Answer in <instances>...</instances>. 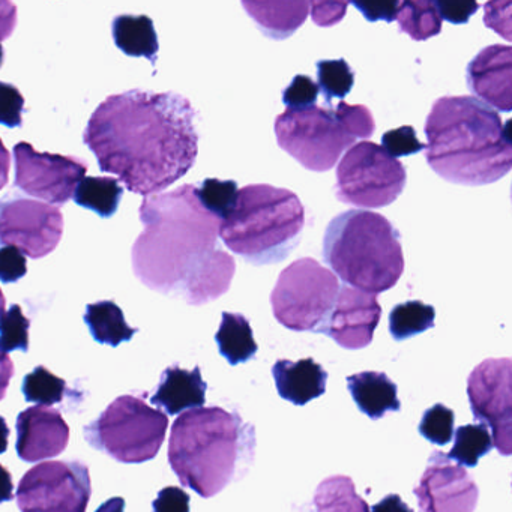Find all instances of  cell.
<instances>
[{
  "instance_id": "obj_25",
  "label": "cell",
  "mask_w": 512,
  "mask_h": 512,
  "mask_svg": "<svg viewBox=\"0 0 512 512\" xmlns=\"http://www.w3.org/2000/svg\"><path fill=\"white\" fill-rule=\"evenodd\" d=\"M85 322L95 341L112 347L130 341L137 332L136 328L128 325L121 308L113 301L89 304L86 307Z\"/></svg>"
},
{
  "instance_id": "obj_36",
  "label": "cell",
  "mask_w": 512,
  "mask_h": 512,
  "mask_svg": "<svg viewBox=\"0 0 512 512\" xmlns=\"http://www.w3.org/2000/svg\"><path fill=\"white\" fill-rule=\"evenodd\" d=\"M319 97L317 83L307 76H296L283 91V103L287 110H305L316 106Z\"/></svg>"
},
{
  "instance_id": "obj_6",
  "label": "cell",
  "mask_w": 512,
  "mask_h": 512,
  "mask_svg": "<svg viewBox=\"0 0 512 512\" xmlns=\"http://www.w3.org/2000/svg\"><path fill=\"white\" fill-rule=\"evenodd\" d=\"M305 209L286 188L248 185L235 208L221 221L220 238L227 248L254 266L283 262L301 242Z\"/></svg>"
},
{
  "instance_id": "obj_44",
  "label": "cell",
  "mask_w": 512,
  "mask_h": 512,
  "mask_svg": "<svg viewBox=\"0 0 512 512\" xmlns=\"http://www.w3.org/2000/svg\"><path fill=\"white\" fill-rule=\"evenodd\" d=\"M356 8L364 14L365 19L370 22H377V20H385V22H392L397 17L398 5L400 2H383V4H361L355 2Z\"/></svg>"
},
{
  "instance_id": "obj_45",
  "label": "cell",
  "mask_w": 512,
  "mask_h": 512,
  "mask_svg": "<svg viewBox=\"0 0 512 512\" xmlns=\"http://www.w3.org/2000/svg\"><path fill=\"white\" fill-rule=\"evenodd\" d=\"M17 26V7L8 0H0V43L8 40Z\"/></svg>"
},
{
  "instance_id": "obj_15",
  "label": "cell",
  "mask_w": 512,
  "mask_h": 512,
  "mask_svg": "<svg viewBox=\"0 0 512 512\" xmlns=\"http://www.w3.org/2000/svg\"><path fill=\"white\" fill-rule=\"evenodd\" d=\"M413 493L419 512H473L479 497L472 476L442 451L430 455Z\"/></svg>"
},
{
  "instance_id": "obj_3",
  "label": "cell",
  "mask_w": 512,
  "mask_h": 512,
  "mask_svg": "<svg viewBox=\"0 0 512 512\" xmlns=\"http://www.w3.org/2000/svg\"><path fill=\"white\" fill-rule=\"evenodd\" d=\"M509 122L475 97L434 101L425 122L428 166L451 184L484 187L511 172Z\"/></svg>"
},
{
  "instance_id": "obj_11",
  "label": "cell",
  "mask_w": 512,
  "mask_h": 512,
  "mask_svg": "<svg viewBox=\"0 0 512 512\" xmlns=\"http://www.w3.org/2000/svg\"><path fill=\"white\" fill-rule=\"evenodd\" d=\"M91 494L88 466L80 461H47L20 479L16 497L22 512H86Z\"/></svg>"
},
{
  "instance_id": "obj_13",
  "label": "cell",
  "mask_w": 512,
  "mask_h": 512,
  "mask_svg": "<svg viewBox=\"0 0 512 512\" xmlns=\"http://www.w3.org/2000/svg\"><path fill=\"white\" fill-rule=\"evenodd\" d=\"M64 235V215L56 206L38 200L0 202V244L16 247L31 259H43L56 250Z\"/></svg>"
},
{
  "instance_id": "obj_51",
  "label": "cell",
  "mask_w": 512,
  "mask_h": 512,
  "mask_svg": "<svg viewBox=\"0 0 512 512\" xmlns=\"http://www.w3.org/2000/svg\"><path fill=\"white\" fill-rule=\"evenodd\" d=\"M8 437H10V428L7 421L0 416V454H4L8 449Z\"/></svg>"
},
{
  "instance_id": "obj_30",
  "label": "cell",
  "mask_w": 512,
  "mask_h": 512,
  "mask_svg": "<svg viewBox=\"0 0 512 512\" xmlns=\"http://www.w3.org/2000/svg\"><path fill=\"white\" fill-rule=\"evenodd\" d=\"M493 448L490 430L481 424H469L458 427L454 433V445L448 457L457 461L458 466L476 467L479 458L487 455Z\"/></svg>"
},
{
  "instance_id": "obj_21",
  "label": "cell",
  "mask_w": 512,
  "mask_h": 512,
  "mask_svg": "<svg viewBox=\"0 0 512 512\" xmlns=\"http://www.w3.org/2000/svg\"><path fill=\"white\" fill-rule=\"evenodd\" d=\"M347 388L353 401L370 419H380L388 412H398L401 404L397 385L379 371H364L347 377Z\"/></svg>"
},
{
  "instance_id": "obj_42",
  "label": "cell",
  "mask_w": 512,
  "mask_h": 512,
  "mask_svg": "<svg viewBox=\"0 0 512 512\" xmlns=\"http://www.w3.org/2000/svg\"><path fill=\"white\" fill-rule=\"evenodd\" d=\"M347 7L343 2H310L311 17L317 26L329 28L346 16Z\"/></svg>"
},
{
  "instance_id": "obj_24",
  "label": "cell",
  "mask_w": 512,
  "mask_h": 512,
  "mask_svg": "<svg viewBox=\"0 0 512 512\" xmlns=\"http://www.w3.org/2000/svg\"><path fill=\"white\" fill-rule=\"evenodd\" d=\"M215 341L230 365L250 361L259 350L250 322L239 313H223Z\"/></svg>"
},
{
  "instance_id": "obj_9",
  "label": "cell",
  "mask_w": 512,
  "mask_h": 512,
  "mask_svg": "<svg viewBox=\"0 0 512 512\" xmlns=\"http://www.w3.org/2000/svg\"><path fill=\"white\" fill-rule=\"evenodd\" d=\"M278 146L311 172H328L356 142L332 107L286 110L275 119Z\"/></svg>"
},
{
  "instance_id": "obj_10",
  "label": "cell",
  "mask_w": 512,
  "mask_h": 512,
  "mask_svg": "<svg viewBox=\"0 0 512 512\" xmlns=\"http://www.w3.org/2000/svg\"><path fill=\"white\" fill-rule=\"evenodd\" d=\"M406 179L403 164L382 146L361 142L352 146L338 164L335 196L356 208H385L401 196Z\"/></svg>"
},
{
  "instance_id": "obj_2",
  "label": "cell",
  "mask_w": 512,
  "mask_h": 512,
  "mask_svg": "<svg viewBox=\"0 0 512 512\" xmlns=\"http://www.w3.org/2000/svg\"><path fill=\"white\" fill-rule=\"evenodd\" d=\"M197 187L145 197V230L133 245V271L149 289L205 305L229 292L235 259L218 244L221 221L203 208Z\"/></svg>"
},
{
  "instance_id": "obj_43",
  "label": "cell",
  "mask_w": 512,
  "mask_h": 512,
  "mask_svg": "<svg viewBox=\"0 0 512 512\" xmlns=\"http://www.w3.org/2000/svg\"><path fill=\"white\" fill-rule=\"evenodd\" d=\"M440 17L454 23V25H466L470 17L478 11L479 5L476 2H436Z\"/></svg>"
},
{
  "instance_id": "obj_50",
  "label": "cell",
  "mask_w": 512,
  "mask_h": 512,
  "mask_svg": "<svg viewBox=\"0 0 512 512\" xmlns=\"http://www.w3.org/2000/svg\"><path fill=\"white\" fill-rule=\"evenodd\" d=\"M125 500L122 497H113V499L107 500L103 505L98 508L95 512H124Z\"/></svg>"
},
{
  "instance_id": "obj_39",
  "label": "cell",
  "mask_w": 512,
  "mask_h": 512,
  "mask_svg": "<svg viewBox=\"0 0 512 512\" xmlns=\"http://www.w3.org/2000/svg\"><path fill=\"white\" fill-rule=\"evenodd\" d=\"M25 98L16 86L0 82V125L19 128L23 124Z\"/></svg>"
},
{
  "instance_id": "obj_47",
  "label": "cell",
  "mask_w": 512,
  "mask_h": 512,
  "mask_svg": "<svg viewBox=\"0 0 512 512\" xmlns=\"http://www.w3.org/2000/svg\"><path fill=\"white\" fill-rule=\"evenodd\" d=\"M14 376V364L7 353L0 352V400L7 395L8 386Z\"/></svg>"
},
{
  "instance_id": "obj_41",
  "label": "cell",
  "mask_w": 512,
  "mask_h": 512,
  "mask_svg": "<svg viewBox=\"0 0 512 512\" xmlns=\"http://www.w3.org/2000/svg\"><path fill=\"white\" fill-rule=\"evenodd\" d=\"M154 512H190V496L179 487H166L152 503Z\"/></svg>"
},
{
  "instance_id": "obj_5",
  "label": "cell",
  "mask_w": 512,
  "mask_h": 512,
  "mask_svg": "<svg viewBox=\"0 0 512 512\" xmlns=\"http://www.w3.org/2000/svg\"><path fill=\"white\" fill-rule=\"evenodd\" d=\"M323 259L346 286L379 295L404 272L400 233L376 212L350 209L326 227Z\"/></svg>"
},
{
  "instance_id": "obj_38",
  "label": "cell",
  "mask_w": 512,
  "mask_h": 512,
  "mask_svg": "<svg viewBox=\"0 0 512 512\" xmlns=\"http://www.w3.org/2000/svg\"><path fill=\"white\" fill-rule=\"evenodd\" d=\"M382 148L397 160L424 151L425 145L419 142L412 127H400L383 134Z\"/></svg>"
},
{
  "instance_id": "obj_40",
  "label": "cell",
  "mask_w": 512,
  "mask_h": 512,
  "mask_svg": "<svg viewBox=\"0 0 512 512\" xmlns=\"http://www.w3.org/2000/svg\"><path fill=\"white\" fill-rule=\"evenodd\" d=\"M28 274L26 256L16 247L0 248V281L2 283H14L22 280Z\"/></svg>"
},
{
  "instance_id": "obj_23",
  "label": "cell",
  "mask_w": 512,
  "mask_h": 512,
  "mask_svg": "<svg viewBox=\"0 0 512 512\" xmlns=\"http://www.w3.org/2000/svg\"><path fill=\"white\" fill-rule=\"evenodd\" d=\"M113 38L116 47L131 58H146L157 61L158 35L154 22L146 16H119L113 20Z\"/></svg>"
},
{
  "instance_id": "obj_18",
  "label": "cell",
  "mask_w": 512,
  "mask_h": 512,
  "mask_svg": "<svg viewBox=\"0 0 512 512\" xmlns=\"http://www.w3.org/2000/svg\"><path fill=\"white\" fill-rule=\"evenodd\" d=\"M467 86L482 103L499 112L512 110V49L490 46L467 65Z\"/></svg>"
},
{
  "instance_id": "obj_34",
  "label": "cell",
  "mask_w": 512,
  "mask_h": 512,
  "mask_svg": "<svg viewBox=\"0 0 512 512\" xmlns=\"http://www.w3.org/2000/svg\"><path fill=\"white\" fill-rule=\"evenodd\" d=\"M29 328L31 320L23 314L20 305H13L0 317V352L10 353L14 350H29Z\"/></svg>"
},
{
  "instance_id": "obj_32",
  "label": "cell",
  "mask_w": 512,
  "mask_h": 512,
  "mask_svg": "<svg viewBox=\"0 0 512 512\" xmlns=\"http://www.w3.org/2000/svg\"><path fill=\"white\" fill-rule=\"evenodd\" d=\"M67 391V383L61 377L50 373L47 368L37 367L23 380V394L29 403L50 407L61 403Z\"/></svg>"
},
{
  "instance_id": "obj_35",
  "label": "cell",
  "mask_w": 512,
  "mask_h": 512,
  "mask_svg": "<svg viewBox=\"0 0 512 512\" xmlns=\"http://www.w3.org/2000/svg\"><path fill=\"white\" fill-rule=\"evenodd\" d=\"M454 412L443 404H434L425 410L419 424V433L434 445H446L454 436Z\"/></svg>"
},
{
  "instance_id": "obj_8",
  "label": "cell",
  "mask_w": 512,
  "mask_h": 512,
  "mask_svg": "<svg viewBox=\"0 0 512 512\" xmlns=\"http://www.w3.org/2000/svg\"><path fill=\"white\" fill-rule=\"evenodd\" d=\"M340 286L337 275L317 260H296L281 272L272 290V313L290 331L320 334Z\"/></svg>"
},
{
  "instance_id": "obj_26",
  "label": "cell",
  "mask_w": 512,
  "mask_h": 512,
  "mask_svg": "<svg viewBox=\"0 0 512 512\" xmlns=\"http://www.w3.org/2000/svg\"><path fill=\"white\" fill-rule=\"evenodd\" d=\"M317 512H370L368 503L356 493L352 478L329 476L317 485L314 493Z\"/></svg>"
},
{
  "instance_id": "obj_28",
  "label": "cell",
  "mask_w": 512,
  "mask_h": 512,
  "mask_svg": "<svg viewBox=\"0 0 512 512\" xmlns=\"http://www.w3.org/2000/svg\"><path fill=\"white\" fill-rule=\"evenodd\" d=\"M395 19L400 23V31L415 41L430 40L442 31V17L436 2L431 0L400 2Z\"/></svg>"
},
{
  "instance_id": "obj_52",
  "label": "cell",
  "mask_w": 512,
  "mask_h": 512,
  "mask_svg": "<svg viewBox=\"0 0 512 512\" xmlns=\"http://www.w3.org/2000/svg\"><path fill=\"white\" fill-rule=\"evenodd\" d=\"M5 305H7V301H5L4 293H2V290H0V317L4 316Z\"/></svg>"
},
{
  "instance_id": "obj_48",
  "label": "cell",
  "mask_w": 512,
  "mask_h": 512,
  "mask_svg": "<svg viewBox=\"0 0 512 512\" xmlns=\"http://www.w3.org/2000/svg\"><path fill=\"white\" fill-rule=\"evenodd\" d=\"M14 499V482L10 470L0 464V503Z\"/></svg>"
},
{
  "instance_id": "obj_17",
  "label": "cell",
  "mask_w": 512,
  "mask_h": 512,
  "mask_svg": "<svg viewBox=\"0 0 512 512\" xmlns=\"http://www.w3.org/2000/svg\"><path fill=\"white\" fill-rule=\"evenodd\" d=\"M70 442V427L61 412L52 407L34 406L17 418V454L26 463L58 457Z\"/></svg>"
},
{
  "instance_id": "obj_37",
  "label": "cell",
  "mask_w": 512,
  "mask_h": 512,
  "mask_svg": "<svg viewBox=\"0 0 512 512\" xmlns=\"http://www.w3.org/2000/svg\"><path fill=\"white\" fill-rule=\"evenodd\" d=\"M338 115L346 124L347 130L355 136V139H370L376 130L373 115L365 106H350L346 101H341L335 107Z\"/></svg>"
},
{
  "instance_id": "obj_22",
  "label": "cell",
  "mask_w": 512,
  "mask_h": 512,
  "mask_svg": "<svg viewBox=\"0 0 512 512\" xmlns=\"http://www.w3.org/2000/svg\"><path fill=\"white\" fill-rule=\"evenodd\" d=\"M242 7L250 14L269 38L286 40L295 34L308 16L310 2H248L244 0Z\"/></svg>"
},
{
  "instance_id": "obj_4",
  "label": "cell",
  "mask_w": 512,
  "mask_h": 512,
  "mask_svg": "<svg viewBox=\"0 0 512 512\" xmlns=\"http://www.w3.org/2000/svg\"><path fill=\"white\" fill-rule=\"evenodd\" d=\"M256 445V430L238 413L197 407L179 415L173 424L170 466L184 487L211 499L247 475Z\"/></svg>"
},
{
  "instance_id": "obj_33",
  "label": "cell",
  "mask_w": 512,
  "mask_h": 512,
  "mask_svg": "<svg viewBox=\"0 0 512 512\" xmlns=\"http://www.w3.org/2000/svg\"><path fill=\"white\" fill-rule=\"evenodd\" d=\"M238 193V185L235 181H220V179H206L196 191L197 199L202 203L203 208L220 221L226 220L235 208Z\"/></svg>"
},
{
  "instance_id": "obj_46",
  "label": "cell",
  "mask_w": 512,
  "mask_h": 512,
  "mask_svg": "<svg viewBox=\"0 0 512 512\" xmlns=\"http://www.w3.org/2000/svg\"><path fill=\"white\" fill-rule=\"evenodd\" d=\"M370 512H413L398 494H389L370 509Z\"/></svg>"
},
{
  "instance_id": "obj_20",
  "label": "cell",
  "mask_w": 512,
  "mask_h": 512,
  "mask_svg": "<svg viewBox=\"0 0 512 512\" xmlns=\"http://www.w3.org/2000/svg\"><path fill=\"white\" fill-rule=\"evenodd\" d=\"M206 385L199 367L188 371L173 365L161 376L157 392L151 398L155 406L163 407L169 415H179L184 410L203 407L206 401Z\"/></svg>"
},
{
  "instance_id": "obj_27",
  "label": "cell",
  "mask_w": 512,
  "mask_h": 512,
  "mask_svg": "<svg viewBox=\"0 0 512 512\" xmlns=\"http://www.w3.org/2000/svg\"><path fill=\"white\" fill-rule=\"evenodd\" d=\"M124 188L118 179L94 178L85 176L74 191V202L82 208L97 212L101 218H110L116 214Z\"/></svg>"
},
{
  "instance_id": "obj_29",
  "label": "cell",
  "mask_w": 512,
  "mask_h": 512,
  "mask_svg": "<svg viewBox=\"0 0 512 512\" xmlns=\"http://www.w3.org/2000/svg\"><path fill=\"white\" fill-rule=\"evenodd\" d=\"M436 310L421 301L395 305L389 314V332L395 341L409 340L433 328Z\"/></svg>"
},
{
  "instance_id": "obj_14",
  "label": "cell",
  "mask_w": 512,
  "mask_h": 512,
  "mask_svg": "<svg viewBox=\"0 0 512 512\" xmlns=\"http://www.w3.org/2000/svg\"><path fill=\"white\" fill-rule=\"evenodd\" d=\"M17 188L47 205H65L88 172V164L76 157L37 152L28 142L14 146Z\"/></svg>"
},
{
  "instance_id": "obj_16",
  "label": "cell",
  "mask_w": 512,
  "mask_h": 512,
  "mask_svg": "<svg viewBox=\"0 0 512 512\" xmlns=\"http://www.w3.org/2000/svg\"><path fill=\"white\" fill-rule=\"evenodd\" d=\"M380 317L382 307L376 295L343 284L320 334L328 335L344 349H364L373 341Z\"/></svg>"
},
{
  "instance_id": "obj_49",
  "label": "cell",
  "mask_w": 512,
  "mask_h": 512,
  "mask_svg": "<svg viewBox=\"0 0 512 512\" xmlns=\"http://www.w3.org/2000/svg\"><path fill=\"white\" fill-rule=\"evenodd\" d=\"M11 157L4 142L0 140V190L8 184L10 178Z\"/></svg>"
},
{
  "instance_id": "obj_1",
  "label": "cell",
  "mask_w": 512,
  "mask_h": 512,
  "mask_svg": "<svg viewBox=\"0 0 512 512\" xmlns=\"http://www.w3.org/2000/svg\"><path fill=\"white\" fill-rule=\"evenodd\" d=\"M196 110L175 92L112 95L92 113L83 140L103 172L142 196L184 178L199 155Z\"/></svg>"
},
{
  "instance_id": "obj_53",
  "label": "cell",
  "mask_w": 512,
  "mask_h": 512,
  "mask_svg": "<svg viewBox=\"0 0 512 512\" xmlns=\"http://www.w3.org/2000/svg\"><path fill=\"white\" fill-rule=\"evenodd\" d=\"M4 47H2V44H0V67H2V64H4Z\"/></svg>"
},
{
  "instance_id": "obj_19",
  "label": "cell",
  "mask_w": 512,
  "mask_h": 512,
  "mask_svg": "<svg viewBox=\"0 0 512 512\" xmlns=\"http://www.w3.org/2000/svg\"><path fill=\"white\" fill-rule=\"evenodd\" d=\"M272 376L280 397L296 406L325 394L328 382V373L311 358L296 362L280 359L272 367Z\"/></svg>"
},
{
  "instance_id": "obj_7",
  "label": "cell",
  "mask_w": 512,
  "mask_h": 512,
  "mask_svg": "<svg viewBox=\"0 0 512 512\" xmlns=\"http://www.w3.org/2000/svg\"><path fill=\"white\" fill-rule=\"evenodd\" d=\"M169 418L136 395H122L91 424L85 437L92 448L119 463L152 460L166 439Z\"/></svg>"
},
{
  "instance_id": "obj_12",
  "label": "cell",
  "mask_w": 512,
  "mask_h": 512,
  "mask_svg": "<svg viewBox=\"0 0 512 512\" xmlns=\"http://www.w3.org/2000/svg\"><path fill=\"white\" fill-rule=\"evenodd\" d=\"M467 397L473 418L490 428L493 446L500 455L512 452V362L509 358L485 359L467 379Z\"/></svg>"
},
{
  "instance_id": "obj_31",
  "label": "cell",
  "mask_w": 512,
  "mask_h": 512,
  "mask_svg": "<svg viewBox=\"0 0 512 512\" xmlns=\"http://www.w3.org/2000/svg\"><path fill=\"white\" fill-rule=\"evenodd\" d=\"M317 68V88L322 91L326 104L335 98L343 100L355 85V74L344 59L338 61H319Z\"/></svg>"
}]
</instances>
